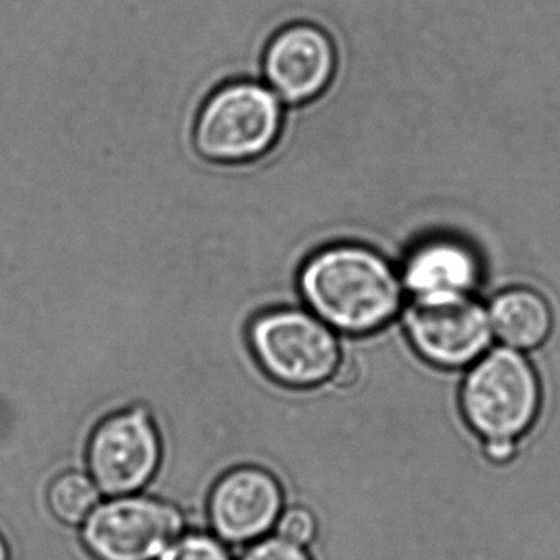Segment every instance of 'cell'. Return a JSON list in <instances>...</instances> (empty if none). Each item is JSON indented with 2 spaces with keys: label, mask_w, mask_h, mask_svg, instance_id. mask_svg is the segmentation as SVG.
Returning <instances> with one entry per match:
<instances>
[{
  "label": "cell",
  "mask_w": 560,
  "mask_h": 560,
  "mask_svg": "<svg viewBox=\"0 0 560 560\" xmlns=\"http://www.w3.org/2000/svg\"><path fill=\"white\" fill-rule=\"evenodd\" d=\"M303 306L347 337L383 329L401 307L395 268L365 245L334 242L304 260L298 273Z\"/></svg>",
  "instance_id": "1"
},
{
  "label": "cell",
  "mask_w": 560,
  "mask_h": 560,
  "mask_svg": "<svg viewBox=\"0 0 560 560\" xmlns=\"http://www.w3.org/2000/svg\"><path fill=\"white\" fill-rule=\"evenodd\" d=\"M283 101L268 84L235 80L209 94L196 117L192 142L202 159L235 165L270 152L280 137Z\"/></svg>",
  "instance_id": "2"
},
{
  "label": "cell",
  "mask_w": 560,
  "mask_h": 560,
  "mask_svg": "<svg viewBox=\"0 0 560 560\" xmlns=\"http://www.w3.org/2000/svg\"><path fill=\"white\" fill-rule=\"evenodd\" d=\"M542 386L536 366L516 350L494 349L460 382L458 405L481 441L523 438L540 411Z\"/></svg>",
  "instance_id": "3"
},
{
  "label": "cell",
  "mask_w": 560,
  "mask_h": 560,
  "mask_svg": "<svg viewBox=\"0 0 560 560\" xmlns=\"http://www.w3.org/2000/svg\"><path fill=\"white\" fill-rule=\"evenodd\" d=\"M247 336L260 369L288 388L329 382L342 359L332 327L303 306L264 311L252 319Z\"/></svg>",
  "instance_id": "4"
},
{
  "label": "cell",
  "mask_w": 560,
  "mask_h": 560,
  "mask_svg": "<svg viewBox=\"0 0 560 560\" xmlns=\"http://www.w3.org/2000/svg\"><path fill=\"white\" fill-rule=\"evenodd\" d=\"M186 527L176 504L136 493L97 504L81 524V537L97 560H159Z\"/></svg>",
  "instance_id": "5"
},
{
  "label": "cell",
  "mask_w": 560,
  "mask_h": 560,
  "mask_svg": "<svg viewBox=\"0 0 560 560\" xmlns=\"http://www.w3.org/2000/svg\"><path fill=\"white\" fill-rule=\"evenodd\" d=\"M162 462V439L145 405L106 416L94 428L86 468L101 493L126 497L145 490Z\"/></svg>",
  "instance_id": "6"
},
{
  "label": "cell",
  "mask_w": 560,
  "mask_h": 560,
  "mask_svg": "<svg viewBox=\"0 0 560 560\" xmlns=\"http://www.w3.org/2000/svg\"><path fill=\"white\" fill-rule=\"evenodd\" d=\"M409 346L431 365L457 370L490 347L488 311L470 294L415 298L405 313Z\"/></svg>",
  "instance_id": "7"
},
{
  "label": "cell",
  "mask_w": 560,
  "mask_h": 560,
  "mask_svg": "<svg viewBox=\"0 0 560 560\" xmlns=\"http://www.w3.org/2000/svg\"><path fill=\"white\" fill-rule=\"evenodd\" d=\"M283 510V490L270 471L257 465H237L215 480L206 517L222 542L242 547L267 537Z\"/></svg>",
  "instance_id": "8"
},
{
  "label": "cell",
  "mask_w": 560,
  "mask_h": 560,
  "mask_svg": "<svg viewBox=\"0 0 560 560\" xmlns=\"http://www.w3.org/2000/svg\"><path fill=\"white\" fill-rule=\"evenodd\" d=\"M334 38L319 25H284L265 48L261 73L284 106H300L326 93L337 71Z\"/></svg>",
  "instance_id": "9"
},
{
  "label": "cell",
  "mask_w": 560,
  "mask_h": 560,
  "mask_svg": "<svg viewBox=\"0 0 560 560\" xmlns=\"http://www.w3.org/2000/svg\"><path fill=\"white\" fill-rule=\"evenodd\" d=\"M402 281L415 298L462 296L477 288L480 265L467 245L431 238L406 258Z\"/></svg>",
  "instance_id": "10"
},
{
  "label": "cell",
  "mask_w": 560,
  "mask_h": 560,
  "mask_svg": "<svg viewBox=\"0 0 560 560\" xmlns=\"http://www.w3.org/2000/svg\"><path fill=\"white\" fill-rule=\"evenodd\" d=\"M491 330L511 349H539L553 329V313L542 294L527 288H510L491 301Z\"/></svg>",
  "instance_id": "11"
},
{
  "label": "cell",
  "mask_w": 560,
  "mask_h": 560,
  "mask_svg": "<svg viewBox=\"0 0 560 560\" xmlns=\"http://www.w3.org/2000/svg\"><path fill=\"white\" fill-rule=\"evenodd\" d=\"M100 500V488L86 474V467L67 468L48 485L47 501L51 513L70 526H81Z\"/></svg>",
  "instance_id": "12"
},
{
  "label": "cell",
  "mask_w": 560,
  "mask_h": 560,
  "mask_svg": "<svg viewBox=\"0 0 560 560\" xmlns=\"http://www.w3.org/2000/svg\"><path fill=\"white\" fill-rule=\"evenodd\" d=\"M159 560H234L231 550L208 530H191L173 542Z\"/></svg>",
  "instance_id": "13"
},
{
  "label": "cell",
  "mask_w": 560,
  "mask_h": 560,
  "mask_svg": "<svg viewBox=\"0 0 560 560\" xmlns=\"http://www.w3.org/2000/svg\"><path fill=\"white\" fill-rule=\"evenodd\" d=\"M275 529H277V536L307 547L313 542L314 536H316V517H314L313 511L310 508L287 501L283 513H281Z\"/></svg>",
  "instance_id": "14"
},
{
  "label": "cell",
  "mask_w": 560,
  "mask_h": 560,
  "mask_svg": "<svg viewBox=\"0 0 560 560\" xmlns=\"http://www.w3.org/2000/svg\"><path fill=\"white\" fill-rule=\"evenodd\" d=\"M241 560H313L307 549L280 536L255 540L241 556Z\"/></svg>",
  "instance_id": "15"
},
{
  "label": "cell",
  "mask_w": 560,
  "mask_h": 560,
  "mask_svg": "<svg viewBox=\"0 0 560 560\" xmlns=\"http://www.w3.org/2000/svg\"><path fill=\"white\" fill-rule=\"evenodd\" d=\"M485 455L490 460L497 462V464H503V462L511 460L516 454L517 442L516 441H485L483 442Z\"/></svg>",
  "instance_id": "16"
},
{
  "label": "cell",
  "mask_w": 560,
  "mask_h": 560,
  "mask_svg": "<svg viewBox=\"0 0 560 560\" xmlns=\"http://www.w3.org/2000/svg\"><path fill=\"white\" fill-rule=\"evenodd\" d=\"M0 560H11V547L2 534H0Z\"/></svg>",
  "instance_id": "17"
},
{
  "label": "cell",
  "mask_w": 560,
  "mask_h": 560,
  "mask_svg": "<svg viewBox=\"0 0 560 560\" xmlns=\"http://www.w3.org/2000/svg\"><path fill=\"white\" fill-rule=\"evenodd\" d=\"M205 319H212V317H205ZM205 319H201V320H205ZM214 319H232V317H214ZM188 320H189V319H188ZM234 320H241V319H234ZM183 323H185V320H183ZM195 323H198V320H195ZM241 323H245V320H241ZM178 324H179V323H178ZM189 324H191V323H189ZM245 324H248V323H245ZM185 326H186V324H185ZM248 326H250V324H248ZM182 327H183V326H182ZM176 329H178V327H176ZM173 330H175V329H173ZM173 330H172V332H173ZM168 334H170V332H168ZM165 336H166V334H165ZM165 336H163V337H165ZM160 339H162V337H160ZM160 339H159V340H160ZM159 340H156V342H159ZM156 342H155V343H156ZM155 343H153V346H155ZM153 346H152V347H153ZM152 347H150V349H152ZM147 353H149V352H147ZM143 359H145V357H143ZM142 363H143V362H142ZM140 366H142V365H140ZM139 372H140V370H139ZM137 380H139V376H137ZM136 399H137V395H136ZM162 470H163V468H162ZM168 475H170V474H168ZM173 478H175V477H173ZM175 480H176V478H175ZM176 481H178V480H176ZM178 483H179V481H178ZM179 485H182V483H179ZM189 488H191V487H189ZM192 490H195V488H192ZM201 491H202V490H201Z\"/></svg>",
  "instance_id": "18"
}]
</instances>
